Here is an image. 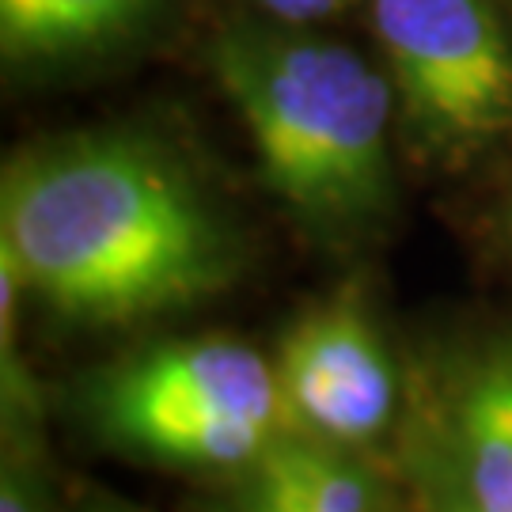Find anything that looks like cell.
<instances>
[{"label":"cell","mask_w":512,"mask_h":512,"mask_svg":"<svg viewBox=\"0 0 512 512\" xmlns=\"http://www.w3.org/2000/svg\"><path fill=\"white\" fill-rule=\"evenodd\" d=\"M505 152H509V160L501 171V183L494 186L490 205H486V232L501 247V255L512 258V145Z\"/></svg>","instance_id":"11"},{"label":"cell","mask_w":512,"mask_h":512,"mask_svg":"<svg viewBox=\"0 0 512 512\" xmlns=\"http://www.w3.org/2000/svg\"><path fill=\"white\" fill-rule=\"evenodd\" d=\"M202 57L296 228L323 247L384 232L399 209V122L380 57L334 27H285L236 4L209 27Z\"/></svg>","instance_id":"2"},{"label":"cell","mask_w":512,"mask_h":512,"mask_svg":"<svg viewBox=\"0 0 512 512\" xmlns=\"http://www.w3.org/2000/svg\"><path fill=\"white\" fill-rule=\"evenodd\" d=\"M80 399L110 448L183 471L243 475L289 433L274 361L232 338L152 342L99 368Z\"/></svg>","instance_id":"3"},{"label":"cell","mask_w":512,"mask_h":512,"mask_svg":"<svg viewBox=\"0 0 512 512\" xmlns=\"http://www.w3.org/2000/svg\"><path fill=\"white\" fill-rule=\"evenodd\" d=\"M0 512H54L46 471L38 463V429H4Z\"/></svg>","instance_id":"8"},{"label":"cell","mask_w":512,"mask_h":512,"mask_svg":"<svg viewBox=\"0 0 512 512\" xmlns=\"http://www.w3.org/2000/svg\"><path fill=\"white\" fill-rule=\"evenodd\" d=\"M0 251L27 293L80 327L190 311L243 270L232 202L152 122H99L16 148L0 171Z\"/></svg>","instance_id":"1"},{"label":"cell","mask_w":512,"mask_h":512,"mask_svg":"<svg viewBox=\"0 0 512 512\" xmlns=\"http://www.w3.org/2000/svg\"><path fill=\"white\" fill-rule=\"evenodd\" d=\"M198 0H0V65L16 88L103 73L175 31Z\"/></svg>","instance_id":"7"},{"label":"cell","mask_w":512,"mask_h":512,"mask_svg":"<svg viewBox=\"0 0 512 512\" xmlns=\"http://www.w3.org/2000/svg\"><path fill=\"white\" fill-rule=\"evenodd\" d=\"M399 459L414 512H512V330L421 368Z\"/></svg>","instance_id":"5"},{"label":"cell","mask_w":512,"mask_h":512,"mask_svg":"<svg viewBox=\"0 0 512 512\" xmlns=\"http://www.w3.org/2000/svg\"><path fill=\"white\" fill-rule=\"evenodd\" d=\"M361 19L418 171L467 175L512 145V0H365Z\"/></svg>","instance_id":"4"},{"label":"cell","mask_w":512,"mask_h":512,"mask_svg":"<svg viewBox=\"0 0 512 512\" xmlns=\"http://www.w3.org/2000/svg\"><path fill=\"white\" fill-rule=\"evenodd\" d=\"M274 368L289 433L365 456L399 425V372L353 281L285 330Z\"/></svg>","instance_id":"6"},{"label":"cell","mask_w":512,"mask_h":512,"mask_svg":"<svg viewBox=\"0 0 512 512\" xmlns=\"http://www.w3.org/2000/svg\"><path fill=\"white\" fill-rule=\"evenodd\" d=\"M236 8L285 27H338L342 19L361 16L365 0H232Z\"/></svg>","instance_id":"10"},{"label":"cell","mask_w":512,"mask_h":512,"mask_svg":"<svg viewBox=\"0 0 512 512\" xmlns=\"http://www.w3.org/2000/svg\"><path fill=\"white\" fill-rule=\"evenodd\" d=\"M239 478L236 509L232 512H319L277 467L258 456Z\"/></svg>","instance_id":"9"},{"label":"cell","mask_w":512,"mask_h":512,"mask_svg":"<svg viewBox=\"0 0 512 512\" xmlns=\"http://www.w3.org/2000/svg\"><path fill=\"white\" fill-rule=\"evenodd\" d=\"M80 512H145L137 509V505H129V501H122V497H110V494H92L88 501H84V509Z\"/></svg>","instance_id":"12"}]
</instances>
